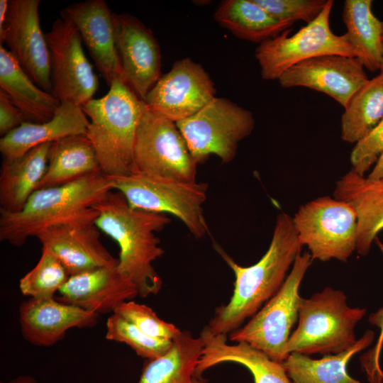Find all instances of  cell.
I'll list each match as a JSON object with an SVG mask.
<instances>
[{
  "label": "cell",
  "mask_w": 383,
  "mask_h": 383,
  "mask_svg": "<svg viewBox=\"0 0 383 383\" xmlns=\"http://www.w3.org/2000/svg\"><path fill=\"white\" fill-rule=\"evenodd\" d=\"M61 16L74 23L106 84L110 86L116 79L125 81L116 48L113 13L106 2L87 0L74 3L63 9Z\"/></svg>",
  "instance_id": "obj_18"
},
{
  "label": "cell",
  "mask_w": 383,
  "mask_h": 383,
  "mask_svg": "<svg viewBox=\"0 0 383 383\" xmlns=\"http://www.w3.org/2000/svg\"><path fill=\"white\" fill-rule=\"evenodd\" d=\"M197 165L177 123L146 106L136 132L131 173L194 182Z\"/></svg>",
  "instance_id": "obj_11"
},
{
  "label": "cell",
  "mask_w": 383,
  "mask_h": 383,
  "mask_svg": "<svg viewBox=\"0 0 383 383\" xmlns=\"http://www.w3.org/2000/svg\"><path fill=\"white\" fill-rule=\"evenodd\" d=\"M365 314V309L349 306L346 294L331 287L301 298L286 352L307 356L344 352L356 343L355 328Z\"/></svg>",
  "instance_id": "obj_5"
},
{
  "label": "cell",
  "mask_w": 383,
  "mask_h": 383,
  "mask_svg": "<svg viewBox=\"0 0 383 383\" xmlns=\"http://www.w3.org/2000/svg\"><path fill=\"white\" fill-rule=\"evenodd\" d=\"M382 154L383 118L365 137L355 143L350 157L351 169L365 176Z\"/></svg>",
  "instance_id": "obj_36"
},
{
  "label": "cell",
  "mask_w": 383,
  "mask_h": 383,
  "mask_svg": "<svg viewBox=\"0 0 383 383\" xmlns=\"http://www.w3.org/2000/svg\"><path fill=\"white\" fill-rule=\"evenodd\" d=\"M374 338L369 330L348 350L318 360L292 353L282 365L292 383H360L349 375L347 365L353 355L372 344Z\"/></svg>",
  "instance_id": "obj_28"
},
{
  "label": "cell",
  "mask_w": 383,
  "mask_h": 383,
  "mask_svg": "<svg viewBox=\"0 0 383 383\" xmlns=\"http://www.w3.org/2000/svg\"><path fill=\"white\" fill-rule=\"evenodd\" d=\"M102 172L83 177L61 186L37 189L21 211H0V240L21 246L30 237L62 223L92 221L98 216L93 206L112 191Z\"/></svg>",
  "instance_id": "obj_3"
},
{
  "label": "cell",
  "mask_w": 383,
  "mask_h": 383,
  "mask_svg": "<svg viewBox=\"0 0 383 383\" xmlns=\"http://www.w3.org/2000/svg\"><path fill=\"white\" fill-rule=\"evenodd\" d=\"M333 197L350 204L357 217L356 251L367 255L383 230V180L372 179L350 170L335 184Z\"/></svg>",
  "instance_id": "obj_21"
},
{
  "label": "cell",
  "mask_w": 383,
  "mask_h": 383,
  "mask_svg": "<svg viewBox=\"0 0 383 383\" xmlns=\"http://www.w3.org/2000/svg\"><path fill=\"white\" fill-rule=\"evenodd\" d=\"M24 122L22 112L0 90V135L4 137Z\"/></svg>",
  "instance_id": "obj_37"
},
{
  "label": "cell",
  "mask_w": 383,
  "mask_h": 383,
  "mask_svg": "<svg viewBox=\"0 0 383 383\" xmlns=\"http://www.w3.org/2000/svg\"><path fill=\"white\" fill-rule=\"evenodd\" d=\"M138 296L136 286L116 267H102L71 275L55 296L57 301L87 311L113 313Z\"/></svg>",
  "instance_id": "obj_19"
},
{
  "label": "cell",
  "mask_w": 383,
  "mask_h": 383,
  "mask_svg": "<svg viewBox=\"0 0 383 383\" xmlns=\"http://www.w3.org/2000/svg\"><path fill=\"white\" fill-rule=\"evenodd\" d=\"M1 383H38V381L30 375H20L8 382Z\"/></svg>",
  "instance_id": "obj_41"
},
{
  "label": "cell",
  "mask_w": 383,
  "mask_h": 383,
  "mask_svg": "<svg viewBox=\"0 0 383 383\" xmlns=\"http://www.w3.org/2000/svg\"><path fill=\"white\" fill-rule=\"evenodd\" d=\"M276 19L294 24L314 21L323 10L328 0H255Z\"/></svg>",
  "instance_id": "obj_35"
},
{
  "label": "cell",
  "mask_w": 383,
  "mask_h": 383,
  "mask_svg": "<svg viewBox=\"0 0 383 383\" xmlns=\"http://www.w3.org/2000/svg\"><path fill=\"white\" fill-rule=\"evenodd\" d=\"M292 220L313 260L345 262L356 250L357 217L348 202L320 196L301 205Z\"/></svg>",
  "instance_id": "obj_8"
},
{
  "label": "cell",
  "mask_w": 383,
  "mask_h": 383,
  "mask_svg": "<svg viewBox=\"0 0 383 383\" xmlns=\"http://www.w3.org/2000/svg\"><path fill=\"white\" fill-rule=\"evenodd\" d=\"M371 0H346L343 10L345 34L364 67L379 70L383 58L382 21L372 11Z\"/></svg>",
  "instance_id": "obj_30"
},
{
  "label": "cell",
  "mask_w": 383,
  "mask_h": 383,
  "mask_svg": "<svg viewBox=\"0 0 383 383\" xmlns=\"http://www.w3.org/2000/svg\"><path fill=\"white\" fill-rule=\"evenodd\" d=\"M9 6V0L0 1V39L4 34V27L6 18V13Z\"/></svg>",
  "instance_id": "obj_40"
},
{
  "label": "cell",
  "mask_w": 383,
  "mask_h": 383,
  "mask_svg": "<svg viewBox=\"0 0 383 383\" xmlns=\"http://www.w3.org/2000/svg\"><path fill=\"white\" fill-rule=\"evenodd\" d=\"M70 274L65 267L50 250L42 248V253L36 265L19 280L23 295L32 299H52Z\"/></svg>",
  "instance_id": "obj_32"
},
{
  "label": "cell",
  "mask_w": 383,
  "mask_h": 383,
  "mask_svg": "<svg viewBox=\"0 0 383 383\" xmlns=\"http://www.w3.org/2000/svg\"><path fill=\"white\" fill-rule=\"evenodd\" d=\"M39 0H9L4 34L21 67L40 89L52 94L50 53L39 18Z\"/></svg>",
  "instance_id": "obj_14"
},
{
  "label": "cell",
  "mask_w": 383,
  "mask_h": 383,
  "mask_svg": "<svg viewBox=\"0 0 383 383\" xmlns=\"http://www.w3.org/2000/svg\"><path fill=\"white\" fill-rule=\"evenodd\" d=\"M89 120L82 107L71 102H61L53 117L40 123L24 122L0 139L3 158H12L33 148L52 143L65 137L86 135Z\"/></svg>",
  "instance_id": "obj_23"
},
{
  "label": "cell",
  "mask_w": 383,
  "mask_h": 383,
  "mask_svg": "<svg viewBox=\"0 0 383 383\" xmlns=\"http://www.w3.org/2000/svg\"><path fill=\"white\" fill-rule=\"evenodd\" d=\"M98 212L95 225L119 246L116 268L137 287L138 296L156 295L162 280L153 262L164 254L155 233L170 223L165 213L131 207L118 191L112 190L93 206Z\"/></svg>",
  "instance_id": "obj_2"
},
{
  "label": "cell",
  "mask_w": 383,
  "mask_h": 383,
  "mask_svg": "<svg viewBox=\"0 0 383 383\" xmlns=\"http://www.w3.org/2000/svg\"><path fill=\"white\" fill-rule=\"evenodd\" d=\"M113 313L152 337L174 340L182 333L173 323L160 319L150 307L132 300L120 304Z\"/></svg>",
  "instance_id": "obj_34"
},
{
  "label": "cell",
  "mask_w": 383,
  "mask_h": 383,
  "mask_svg": "<svg viewBox=\"0 0 383 383\" xmlns=\"http://www.w3.org/2000/svg\"><path fill=\"white\" fill-rule=\"evenodd\" d=\"M113 23L125 81L145 101L161 77L160 45L152 30L129 13H113Z\"/></svg>",
  "instance_id": "obj_16"
},
{
  "label": "cell",
  "mask_w": 383,
  "mask_h": 383,
  "mask_svg": "<svg viewBox=\"0 0 383 383\" xmlns=\"http://www.w3.org/2000/svg\"><path fill=\"white\" fill-rule=\"evenodd\" d=\"M106 328V339L128 345L138 356L146 360H155L165 355L173 344V340L146 334L115 313L108 318Z\"/></svg>",
  "instance_id": "obj_33"
},
{
  "label": "cell",
  "mask_w": 383,
  "mask_h": 383,
  "mask_svg": "<svg viewBox=\"0 0 383 383\" xmlns=\"http://www.w3.org/2000/svg\"><path fill=\"white\" fill-rule=\"evenodd\" d=\"M374 242H376V244L383 255V243L377 237L375 238ZM369 321L372 325L379 328L380 330V335L374 348V352L373 353L372 362L368 367L373 371H379L381 370L378 362L379 355L383 343V307L376 312L371 313L369 317Z\"/></svg>",
  "instance_id": "obj_38"
},
{
  "label": "cell",
  "mask_w": 383,
  "mask_h": 383,
  "mask_svg": "<svg viewBox=\"0 0 383 383\" xmlns=\"http://www.w3.org/2000/svg\"><path fill=\"white\" fill-rule=\"evenodd\" d=\"M204 342L202 354L196 369V377L211 367L224 362H234L246 367L254 383H292L281 363L246 342L228 343L226 335H213L204 328L199 335Z\"/></svg>",
  "instance_id": "obj_22"
},
{
  "label": "cell",
  "mask_w": 383,
  "mask_h": 383,
  "mask_svg": "<svg viewBox=\"0 0 383 383\" xmlns=\"http://www.w3.org/2000/svg\"><path fill=\"white\" fill-rule=\"evenodd\" d=\"M50 53L52 94L60 102L82 106L92 99L99 80L87 60L82 38L67 18H57L45 33Z\"/></svg>",
  "instance_id": "obj_12"
},
{
  "label": "cell",
  "mask_w": 383,
  "mask_h": 383,
  "mask_svg": "<svg viewBox=\"0 0 383 383\" xmlns=\"http://www.w3.org/2000/svg\"><path fill=\"white\" fill-rule=\"evenodd\" d=\"M313 260L309 252L298 255L280 289L247 323L230 333L231 340L246 342L282 364L289 356L291 330L298 321L299 287Z\"/></svg>",
  "instance_id": "obj_7"
},
{
  "label": "cell",
  "mask_w": 383,
  "mask_h": 383,
  "mask_svg": "<svg viewBox=\"0 0 383 383\" xmlns=\"http://www.w3.org/2000/svg\"><path fill=\"white\" fill-rule=\"evenodd\" d=\"M109 87L105 96L82 106L89 118L86 135L96 150L102 173L125 175L132 170L136 132L146 105L122 79L113 81Z\"/></svg>",
  "instance_id": "obj_4"
},
{
  "label": "cell",
  "mask_w": 383,
  "mask_h": 383,
  "mask_svg": "<svg viewBox=\"0 0 383 383\" xmlns=\"http://www.w3.org/2000/svg\"><path fill=\"white\" fill-rule=\"evenodd\" d=\"M367 177L372 179L383 180V154L374 165Z\"/></svg>",
  "instance_id": "obj_39"
},
{
  "label": "cell",
  "mask_w": 383,
  "mask_h": 383,
  "mask_svg": "<svg viewBox=\"0 0 383 383\" xmlns=\"http://www.w3.org/2000/svg\"><path fill=\"white\" fill-rule=\"evenodd\" d=\"M99 313L52 299H32L19 306V324L23 338L36 346L48 347L61 340L73 328H90Z\"/></svg>",
  "instance_id": "obj_20"
},
{
  "label": "cell",
  "mask_w": 383,
  "mask_h": 383,
  "mask_svg": "<svg viewBox=\"0 0 383 383\" xmlns=\"http://www.w3.org/2000/svg\"><path fill=\"white\" fill-rule=\"evenodd\" d=\"M201 338L182 331L165 355L146 360L138 383H199L196 369L202 354Z\"/></svg>",
  "instance_id": "obj_29"
},
{
  "label": "cell",
  "mask_w": 383,
  "mask_h": 383,
  "mask_svg": "<svg viewBox=\"0 0 383 383\" xmlns=\"http://www.w3.org/2000/svg\"><path fill=\"white\" fill-rule=\"evenodd\" d=\"M106 177L113 190L122 193L131 207L174 215L196 238L209 233L202 208L206 199L207 183L187 182L137 173Z\"/></svg>",
  "instance_id": "obj_6"
},
{
  "label": "cell",
  "mask_w": 383,
  "mask_h": 383,
  "mask_svg": "<svg viewBox=\"0 0 383 383\" xmlns=\"http://www.w3.org/2000/svg\"><path fill=\"white\" fill-rule=\"evenodd\" d=\"M333 6V1L328 0L319 16L295 34L289 35L290 28L259 44L255 57L264 79L277 80L294 65L318 56L338 55L357 57L347 35H336L331 28Z\"/></svg>",
  "instance_id": "obj_9"
},
{
  "label": "cell",
  "mask_w": 383,
  "mask_h": 383,
  "mask_svg": "<svg viewBox=\"0 0 383 383\" xmlns=\"http://www.w3.org/2000/svg\"><path fill=\"white\" fill-rule=\"evenodd\" d=\"M52 143L37 145L26 153L3 158L0 170V211L22 210L37 190L48 166Z\"/></svg>",
  "instance_id": "obj_24"
},
{
  "label": "cell",
  "mask_w": 383,
  "mask_h": 383,
  "mask_svg": "<svg viewBox=\"0 0 383 383\" xmlns=\"http://www.w3.org/2000/svg\"><path fill=\"white\" fill-rule=\"evenodd\" d=\"M0 90L22 112L26 122L40 123L50 121L61 103L34 83L1 45Z\"/></svg>",
  "instance_id": "obj_25"
},
{
  "label": "cell",
  "mask_w": 383,
  "mask_h": 383,
  "mask_svg": "<svg viewBox=\"0 0 383 383\" xmlns=\"http://www.w3.org/2000/svg\"><path fill=\"white\" fill-rule=\"evenodd\" d=\"M364 68L357 57L326 55L294 65L277 80L283 88L300 87L323 93L345 108L369 79Z\"/></svg>",
  "instance_id": "obj_15"
},
{
  "label": "cell",
  "mask_w": 383,
  "mask_h": 383,
  "mask_svg": "<svg viewBox=\"0 0 383 383\" xmlns=\"http://www.w3.org/2000/svg\"><path fill=\"white\" fill-rule=\"evenodd\" d=\"M213 18L237 38L259 44L293 26L276 19L255 0H223Z\"/></svg>",
  "instance_id": "obj_27"
},
{
  "label": "cell",
  "mask_w": 383,
  "mask_h": 383,
  "mask_svg": "<svg viewBox=\"0 0 383 383\" xmlns=\"http://www.w3.org/2000/svg\"><path fill=\"white\" fill-rule=\"evenodd\" d=\"M382 40H383V21H382Z\"/></svg>",
  "instance_id": "obj_43"
},
{
  "label": "cell",
  "mask_w": 383,
  "mask_h": 383,
  "mask_svg": "<svg viewBox=\"0 0 383 383\" xmlns=\"http://www.w3.org/2000/svg\"><path fill=\"white\" fill-rule=\"evenodd\" d=\"M216 93L214 83L204 67L190 58H183L160 77L144 101L152 111L177 123L199 111Z\"/></svg>",
  "instance_id": "obj_13"
},
{
  "label": "cell",
  "mask_w": 383,
  "mask_h": 383,
  "mask_svg": "<svg viewBox=\"0 0 383 383\" xmlns=\"http://www.w3.org/2000/svg\"><path fill=\"white\" fill-rule=\"evenodd\" d=\"M42 248L61 261L70 276L102 267H116L115 258L100 240L92 221H74L51 226L36 235Z\"/></svg>",
  "instance_id": "obj_17"
},
{
  "label": "cell",
  "mask_w": 383,
  "mask_h": 383,
  "mask_svg": "<svg viewBox=\"0 0 383 383\" xmlns=\"http://www.w3.org/2000/svg\"><path fill=\"white\" fill-rule=\"evenodd\" d=\"M102 172L96 150L86 135L52 143L48 166L38 189L61 186L89 174Z\"/></svg>",
  "instance_id": "obj_26"
},
{
  "label": "cell",
  "mask_w": 383,
  "mask_h": 383,
  "mask_svg": "<svg viewBox=\"0 0 383 383\" xmlns=\"http://www.w3.org/2000/svg\"><path fill=\"white\" fill-rule=\"evenodd\" d=\"M213 247L234 273V289L229 301L216 309L204 328L213 335H227L240 328L277 293L303 246L292 217L280 213L269 248L255 264L243 267L218 244L215 243Z\"/></svg>",
  "instance_id": "obj_1"
},
{
  "label": "cell",
  "mask_w": 383,
  "mask_h": 383,
  "mask_svg": "<svg viewBox=\"0 0 383 383\" xmlns=\"http://www.w3.org/2000/svg\"><path fill=\"white\" fill-rule=\"evenodd\" d=\"M176 123L198 164L212 154L223 163L231 162L239 143L255 128L250 111L216 96L196 113Z\"/></svg>",
  "instance_id": "obj_10"
},
{
  "label": "cell",
  "mask_w": 383,
  "mask_h": 383,
  "mask_svg": "<svg viewBox=\"0 0 383 383\" xmlns=\"http://www.w3.org/2000/svg\"><path fill=\"white\" fill-rule=\"evenodd\" d=\"M379 71L383 73V58H382V61L380 65Z\"/></svg>",
  "instance_id": "obj_42"
},
{
  "label": "cell",
  "mask_w": 383,
  "mask_h": 383,
  "mask_svg": "<svg viewBox=\"0 0 383 383\" xmlns=\"http://www.w3.org/2000/svg\"><path fill=\"white\" fill-rule=\"evenodd\" d=\"M383 118V73L365 83L351 97L341 117V138L356 143Z\"/></svg>",
  "instance_id": "obj_31"
}]
</instances>
